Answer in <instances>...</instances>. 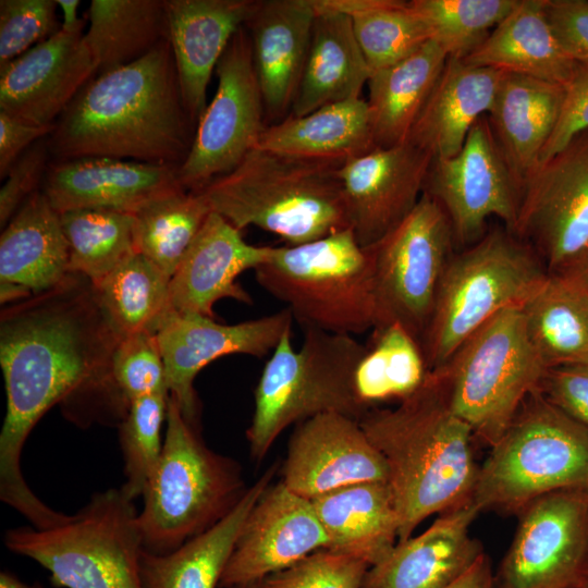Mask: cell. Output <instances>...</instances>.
Here are the masks:
<instances>
[{
  "mask_svg": "<svg viewBox=\"0 0 588 588\" xmlns=\"http://www.w3.org/2000/svg\"><path fill=\"white\" fill-rule=\"evenodd\" d=\"M493 588H577L588 552V491L564 489L529 502Z\"/></svg>",
  "mask_w": 588,
  "mask_h": 588,
  "instance_id": "cell-14",
  "label": "cell"
},
{
  "mask_svg": "<svg viewBox=\"0 0 588 588\" xmlns=\"http://www.w3.org/2000/svg\"><path fill=\"white\" fill-rule=\"evenodd\" d=\"M241 232L210 211L171 278L172 309L215 318L212 308L221 298L253 304L236 279L245 270L266 264L273 247L248 244Z\"/></svg>",
  "mask_w": 588,
  "mask_h": 588,
  "instance_id": "cell-23",
  "label": "cell"
},
{
  "mask_svg": "<svg viewBox=\"0 0 588 588\" xmlns=\"http://www.w3.org/2000/svg\"><path fill=\"white\" fill-rule=\"evenodd\" d=\"M32 295V292L17 284L0 281V299L1 304L16 303Z\"/></svg>",
  "mask_w": 588,
  "mask_h": 588,
  "instance_id": "cell-55",
  "label": "cell"
},
{
  "mask_svg": "<svg viewBox=\"0 0 588 588\" xmlns=\"http://www.w3.org/2000/svg\"><path fill=\"white\" fill-rule=\"evenodd\" d=\"M56 0L0 1V66L61 29Z\"/></svg>",
  "mask_w": 588,
  "mask_h": 588,
  "instance_id": "cell-46",
  "label": "cell"
},
{
  "mask_svg": "<svg viewBox=\"0 0 588 588\" xmlns=\"http://www.w3.org/2000/svg\"><path fill=\"white\" fill-rule=\"evenodd\" d=\"M85 21L0 66V111L37 126H52L97 74Z\"/></svg>",
  "mask_w": 588,
  "mask_h": 588,
  "instance_id": "cell-21",
  "label": "cell"
},
{
  "mask_svg": "<svg viewBox=\"0 0 588 588\" xmlns=\"http://www.w3.org/2000/svg\"><path fill=\"white\" fill-rule=\"evenodd\" d=\"M577 588H588V552Z\"/></svg>",
  "mask_w": 588,
  "mask_h": 588,
  "instance_id": "cell-58",
  "label": "cell"
},
{
  "mask_svg": "<svg viewBox=\"0 0 588 588\" xmlns=\"http://www.w3.org/2000/svg\"><path fill=\"white\" fill-rule=\"evenodd\" d=\"M159 463L137 515L143 550L169 553L223 519L247 489L241 465L209 449L169 394Z\"/></svg>",
  "mask_w": 588,
  "mask_h": 588,
  "instance_id": "cell-5",
  "label": "cell"
},
{
  "mask_svg": "<svg viewBox=\"0 0 588 588\" xmlns=\"http://www.w3.org/2000/svg\"><path fill=\"white\" fill-rule=\"evenodd\" d=\"M177 169L105 157L51 160L41 191L59 213L87 208L134 213L148 201L183 188Z\"/></svg>",
  "mask_w": 588,
  "mask_h": 588,
  "instance_id": "cell-22",
  "label": "cell"
},
{
  "mask_svg": "<svg viewBox=\"0 0 588 588\" xmlns=\"http://www.w3.org/2000/svg\"><path fill=\"white\" fill-rule=\"evenodd\" d=\"M359 425L388 467L399 516L397 542L412 537L432 514L473 502L479 471L475 437L452 411L432 371L395 408H372Z\"/></svg>",
  "mask_w": 588,
  "mask_h": 588,
  "instance_id": "cell-3",
  "label": "cell"
},
{
  "mask_svg": "<svg viewBox=\"0 0 588 588\" xmlns=\"http://www.w3.org/2000/svg\"><path fill=\"white\" fill-rule=\"evenodd\" d=\"M110 369L118 392L128 405L143 396L168 392L164 365L154 332L121 335Z\"/></svg>",
  "mask_w": 588,
  "mask_h": 588,
  "instance_id": "cell-45",
  "label": "cell"
},
{
  "mask_svg": "<svg viewBox=\"0 0 588 588\" xmlns=\"http://www.w3.org/2000/svg\"><path fill=\"white\" fill-rule=\"evenodd\" d=\"M302 346L289 329L264 366L254 391V414L246 430L250 457L260 463L291 425L338 413L356 420L367 413L354 383L365 344L353 335L303 328Z\"/></svg>",
  "mask_w": 588,
  "mask_h": 588,
  "instance_id": "cell-6",
  "label": "cell"
},
{
  "mask_svg": "<svg viewBox=\"0 0 588 588\" xmlns=\"http://www.w3.org/2000/svg\"><path fill=\"white\" fill-rule=\"evenodd\" d=\"M120 334L95 285L70 273L52 289L10 304L0 316V366L7 408L0 432V499L29 522L48 505L26 483L21 457L39 419L56 404L79 427L119 426L130 405L111 377Z\"/></svg>",
  "mask_w": 588,
  "mask_h": 588,
  "instance_id": "cell-1",
  "label": "cell"
},
{
  "mask_svg": "<svg viewBox=\"0 0 588 588\" xmlns=\"http://www.w3.org/2000/svg\"><path fill=\"white\" fill-rule=\"evenodd\" d=\"M445 588H493L490 560L483 553L461 577Z\"/></svg>",
  "mask_w": 588,
  "mask_h": 588,
  "instance_id": "cell-53",
  "label": "cell"
},
{
  "mask_svg": "<svg viewBox=\"0 0 588 588\" xmlns=\"http://www.w3.org/2000/svg\"><path fill=\"white\" fill-rule=\"evenodd\" d=\"M564 87L561 113L540 155L539 164L562 149L576 134L588 130V64L577 63Z\"/></svg>",
  "mask_w": 588,
  "mask_h": 588,
  "instance_id": "cell-50",
  "label": "cell"
},
{
  "mask_svg": "<svg viewBox=\"0 0 588 588\" xmlns=\"http://www.w3.org/2000/svg\"><path fill=\"white\" fill-rule=\"evenodd\" d=\"M446 60L443 49L430 39L404 60L371 72L366 101L376 147L408 140Z\"/></svg>",
  "mask_w": 588,
  "mask_h": 588,
  "instance_id": "cell-35",
  "label": "cell"
},
{
  "mask_svg": "<svg viewBox=\"0 0 588 588\" xmlns=\"http://www.w3.org/2000/svg\"><path fill=\"white\" fill-rule=\"evenodd\" d=\"M479 513L471 502L439 514L426 530L396 542L370 566L360 588L448 587L485 553L469 531Z\"/></svg>",
  "mask_w": 588,
  "mask_h": 588,
  "instance_id": "cell-25",
  "label": "cell"
},
{
  "mask_svg": "<svg viewBox=\"0 0 588 588\" xmlns=\"http://www.w3.org/2000/svg\"><path fill=\"white\" fill-rule=\"evenodd\" d=\"M463 61L563 86L577 64L551 28L546 0H518L513 11Z\"/></svg>",
  "mask_w": 588,
  "mask_h": 588,
  "instance_id": "cell-32",
  "label": "cell"
},
{
  "mask_svg": "<svg viewBox=\"0 0 588 588\" xmlns=\"http://www.w3.org/2000/svg\"><path fill=\"white\" fill-rule=\"evenodd\" d=\"M229 588H264V587H262V579H261V580H256V581L246 583L242 585H236Z\"/></svg>",
  "mask_w": 588,
  "mask_h": 588,
  "instance_id": "cell-59",
  "label": "cell"
},
{
  "mask_svg": "<svg viewBox=\"0 0 588 588\" xmlns=\"http://www.w3.org/2000/svg\"><path fill=\"white\" fill-rule=\"evenodd\" d=\"M327 547L310 500L280 480L262 492L245 518L219 588L261 580Z\"/></svg>",
  "mask_w": 588,
  "mask_h": 588,
  "instance_id": "cell-19",
  "label": "cell"
},
{
  "mask_svg": "<svg viewBox=\"0 0 588 588\" xmlns=\"http://www.w3.org/2000/svg\"><path fill=\"white\" fill-rule=\"evenodd\" d=\"M69 244L60 213L40 189L20 207L0 236V281L36 294L69 272Z\"/></svg>",
  "mask_w": 588,
  "mask_h": 588,
  "instance_id": "cell-31",
  "label": "cell"
},
{
  "mask_svg": "<svg viewBox=\"0 0 588 588\" xmlns=\"http://www.w3.org/2000/svg\"><path fill=\"white\" fill-rule=\"evenodd\" d=\"M310 502L328 537V550L372 566L397 542L399 516L388 482L346 486Z\"/></svg>",
  "mask_w": 588,
  "mask_h": 588,
  "instance_id": "cell-30",
  "label": "cell"
},
{
  "mask_svg": "<svg viewBox=\"0 0 588 588\" xmlns=\"http://www.w3.org/2000/svg\"><path fill=\"white\" fill-rule=\"evenodd\" d=\"M218 86L201 114L180 184L198 192L235 169L266 128L265 106L245 26L233 36L216 68Z\"/></svg>",
  "mask_w": 588,
  "mask_h": 588,
  "instance_id": "cell-13",
  "label": "cell"
},
{
  "mask_svg": "<svg viewBox=\"0 0 588 588\" xmlns=\"http://www.w3.org/2000/svg\"><path fill=\"white\" fill-rule=\"evenodd\" d=\"M255 0H166L169 41L185 107L197 124L213 71Z\"/></svg>",
  "mask_w": 588,
  "mask_h": 588,
  "instance_id": "cell-26",
  "label": "cell"
},
{
  "mask_svg": "<svg viewBox=\"0 0 588 588\" xmlns=\"http://www.w3.org/2000/svg\"><path fill=\"white\" fill-rule=\"evenodd\" d=\"M168 397V392H161L133 401L118 426L125 476L120 488L132 501L143 497L161 457Z\"/></svg>",
  "mask_w": 588,
  "mask_h": 588,
  "instance_id": "cell-44",
  "label": "cell"
},
{
  "mask_svg": "<svg viewBox=\"0 0 588 588\" xmlns=\"http://www.w3.org/2000/svg\"><path fill=\"white\" fill-rule=\"evenodd\" d=\"M587 491H588V488H587Z\"/></svg>",
  "mask_w": 588,
  "mask_h": 588,
  "instance_id": "cell-60",
  "label": "cell"
},
{
  "mask_svg": "<svg viewBox=\"0 0 588 588\" xmlns=\"http://www.w3.org/2000/svg\"><path fill=\"white\" fill-rule=\"evenodd\" d=\"M371 330L354 375L357 399L367 412L407 397L429 372L420 344L401 326Z\"/></svg>",
  "mask_w": 588,
  "mask_h": 588,
  "instance_id": "cell-38",
  "label": "cell"
},
{
  "mask_svg": "<svg viewBox=\"0 0 588 588\" xmlns=\"http://www.w3.org/2000/svg\"><path fill=\"white\" fill-rule=\"evenodd\" d=\"M479 466L473 503L517 515L532 500L588 488V431L536 389Z\"/></svg>",
  "mask_w": 588,
  "mask_h": 588,
  "instance_id": "cell-9",
  "label": "cell"
},
{
  "mask_svg": "<svg viewBox=\"0 0 588 588\" xmlns=\"http://www.w3.org/2000/svg\"><path fill=\"white\" fill-rule=\"evenodd\" d=\"M258 284L303 328L359 334L376 323L373 257L351 229L301 245L273 247Z\"/></svg>",
  "mask_w": 588,
  "mask_h": 588,
  "instance_id": "cell-8",
  "label": "cell"
},
{
  "mask_svg": "<svg viewBox=\"0 0 588 588\" xmlns=\"http://www.w3.org/2000/svg\"><path fill=\"white\" fill-rule=\"evenodd\" d=\"M281 473V481L308 500L351 485L388 482L385 461L359 421L338 413L295 425Z\"/></svg>",
  "mask_w": 588,
  "mask_h": 588,
  "instance_id": "cell-20",
  "label": "cell"
},
{
  "mask_svg": "<svg viewBox=\"0 0 588 588\" xmlns=\"http://www.w3.org/2000/svg\"><path fill=\"white\" fill-rule=\"evenodd\" d=\"M316 15L315 0H259L244 24L266 120L271 124L290 115Z\"/></svg>",
  "mask_w": 588,
  "mask_h": 588,
  "instance_id": "cell-24",
  "label": "cell"
},
{
  "mask_svg": "<svg viewBox=\"0 0 588 588\" xmlns=\"http://www.w3.org/2000/svg\"><path fill=\"white\" fill-rule=\"evenodd\" d=\"M565 87L504 73L487 114L497 143L522 188L538 167L558 123Z\"/></svg>",
  "mask_w": 588,
  "mask_h": 588,
  "instance_id": "cell-28",
  "label": "cell"
},
{
  "mask_svg": "<svg viewBox=\"0 0 588 588\" xmlns=\"http://www.w3.org/2000/svg\"><path fill=\"white\" fill-rule=\"evenodd\" d=\"M0 588H42L39 584H26L21 580L16 575L8 571L0 573Z\"/></svg>",
  "mask_w": 588,
  "mask_h": 588,
  "instance_id": "cell-57",
  "label": "cell"
},
{
  "mask_svg": "<svg viewBox=\"0 0 588 588\" xmlns=\"http://www.w3.org/2000/svg\"><path fill=\"white\" fill-rule=\"evenodd\" d=\"M503 75L499 70L448 58L408 142L433 159L456 155L474 124L490 111Z\"/></svg>",
  "mask_w": 588,
  "mask_h": 588,
  "instance_id": "cell-27",
  "label": "cell"
},
{
  "mask_svg": "<svg viewBox=\"0 0 588 588\" xmlns=\"http://www.w3.org/2000/svg\"><path fill=\"white\" fill-rule=\"evenodd\" d=\"M296 158L345 162L376 148L368 105L356 98L320 107L305 115H287L269 124L256 146Z\"/></svg>",
  "mask_w": 588,
  "mask_h": 588,
  "instance_id": "cell-34",
  "label": "cell"
},
{
  "mask_svg": "<svg viewBox=\"0 0 588 588\" xmlns=\"http://www.w3.org/2000/svg\"><path fill=\"white\" fill-rule=\"evenodd\" d=\"M326 1L351 17L356 40L371 72L404 60L431 39L427 23L408 1Z\"/></svg>",
  "mask_w": 588,
  "mask_h": 588,
  "instance_id": "cell-40",
  "label": "cell"
},
{
  "mask_svg": "<svg viewBox=\"0 0 588 588\" xmlns=\"http://www.w3.org/2000/svg\"><path fill=\"white\" fill-rule=\"evenodd\" d=\"M343 163L253 148L198 192L240 231L253 225L285 245H301L350 229L339 177Z\"/></svg>",
  "mask_w": 588,
  "mask_h": 588,
  "instance_id": "cell-4",
  "label": "cell"
},
{
  "mask_svg": "<svg viewBox=\"0 0 588 588\" xmlns=\"http://www.w3.org/2000/svg\"><path fill=\"white\" fill-rule=\"evenodd\" d=\"M424 193L443 209L458 245L478 238L487 219L493 216L514 233L522 186L497 143L487 115L474 124L456 155L432 160Z\"/></svg>",
  "mask_w": 588,
  "mask_h": 588,
  "instance_id": "cell-15",
  "label": "cell"
},
{
  "mask_svg": "<svg viewBox=\"0 0 588 588\" xmlns=\"http://www.w3.org/2000/svg\"><path fill=\"white\" fill-rule=\"evenodd\" d=\"M271 465L218 524L166 554L142 551V588H219L240 530L252 507L271 485Z\"/></svg>",
  "mask_w": 588,
  "mask_h": 588,
  "instance_id": "cell-33",
  "label": "cell"
},
{
  "mask_svg": "<svg viewBox=\"0 0 588 588\" xmlns=\"http://www.w3.org/2000/svg\"><path fill=\"white\" fill-rule=\"evenodd\" d=\"M47 138L36 142L9 170L0 189L1 230L26 199L41 189L50 163Z\"/></svg>",
  "mask_w": 588,
  "mask_h": 588,
  "instance_id": "cell-48",
  "label": "cell"
},
{
  "mask_svg": "<svg viewBox=\"0 0 588 588\" xmlns=\"http://www.w3.org/2000/svg\"><path fill=\"white\" fill-rule=\"evenodd\" d=\"M514 234L532 241L549 273L562 270L588 246V130L527 177Z\"/></svg>",
  "mask_w": 588,
  "mask_h": 588,
  "instance_id": "cell-16",
  "label": "cell"
},
{
  "mask_svg": "<svg viewBox=\"0 0 588 588\" xmlns=\"http://www.w3.org/2000/svg\"><path fill=\"white\" fill-rule=\"evenodd\" d=\"M196 127L167 39L137 61L96 74L59 117L47 143L53 161L105 157L179 168Z\"/></svg>",
  "mask_w": 588,
  "mask_h": 588,
  "instance_id": "cell-2",
  "label": "cell"
},
{
  "mask_svg": "<svg viewBox=\"0 0 588 588\" xmlns=\"http://www.w3.org/2000/svg\"><path fill=\"white\" fill-rule=\"evenodd\" d=\"M84 38L97 74L139 60L169 39L166 0H91Z\"/></svg>",
  "mask_w": 588,
  "mask_h": 588,
  "instance_id": "cell-37",
  "label": "cell"
},
{
  "mask_svg": "<svg viewBox=\"0 0 588 588\" xmlns=\"http://www.w3.org/2000/svg\"><path fill=\"white\" fill-rule=\"evenodd\" d=\"M546 14L567 56L588 64V0H546Z\"/></svg>",
  "mask_w": 588,
  "mask_h": 588,
  "instance_id": "cell-51",
  "label": "cell"
},
{
  "mask_svg": "<svg viewBox=\"0 0 588 588\" xmlns=\"http://www.w3.org/2000/svg\"><path fill=\"white\" fill-rule=\"evenodd\" d=\"M537 390L588 431V364L548 368Z\"/></svg>",
  "mask_w": 588,
  "mask_h": 588,
  "instance_id": "cell-49",
  "label": "cell"
},
{
  "mask_svg": "<svg viewBox=\"0 0 588 588\" xmlns=\"http://www.w3.org/2000/svg\"><path fill=\"white\" fill-rule=\"evenodd\" d=\"M523 311L528 338L547 369L588 364V293L574 280L548 273Z\"/></svg>",
  "mask_w": 588,
  "mask_h": 588,
  "instance_id": "cell-36",
  "label": "cell"
},
{
  "mask_svg": "<svg viewBox=\"0 0 588 588\" xmlns=\"http://www.w3.org/2000/svg\"><path fill=\"white\" fill-rule=\"evenodd\" d=\"M170 281L155 264L135 252L95 285L98 302L120 335L156 333L171 309Z\"/></svg>",
  "mask_w": 588,
  "mask_h": 588,
  "instance_id": "cell-39",
  "label": "cell"
},
{
  "mask_svg": "<svg viewBox=\"0 0 588 588\" xmlns=\"http://www.w3.org/2000/svg\"><path fill=\"white\" fill-rule=\"evenodd\" d=\"M546 370L528 338L523 306H513L481 326L445 365L430 371L475 439L492 446Z\"/></svg>",
  "mask_w": 588,
  "mask_h": 588,
  "instance_id": "cell-11",
  "label": "cell"
},
{
  "mask_svg": "<svg viewBox=\"0 0 588 588\" xmlns=\"http://www.w3.org/2000/svg\"><path fill=\"white\" fill-rule=\"evenodd\" d=\"M370 566L357 558L317 550L262 579L264 588H360Z\"/></svg>",
  "mask_w": 588,
  "mask_h": 588,
  "instance_id": "cell-47",
  "label": "cell"
},
{
  "mask_svg": "<svg viewBox=\"0 0 588 588\" xmlns=\"http://www.w3.org/2000/svg\"><path fill=\"white\" fill-rule=\"evenodd\" d=\"M314 22L307 59L290 112L305 115L326 105L360 98L371 70L356 40L351 17L315 0Z\"/></svg>",
  "mask_w": 588,
  "mask_h": 588,
  "instance_id": "cell-29",
  "label": "cell"
},
{
  "mask_svg": "<svg viewBox=\"0 0 588 588\" xmlns=\"http://www.w3.org/2000/svg\"><path fill=\"white\" fill-rule=\"evenodd\" d=\"M518 0H412L427 23L431 39L448 58L471 54L516 7Z\"/></svg>",
  "mask_w": 588,
  "mask_h": 588,
  "instance_id": "cell-43",
  "label": "cell"
},
{
  "mask_svg": "<svg viewBox=\"0 0 588 588\" xmlns=\"http://www.w3.org/2000/svg\"><path fill=\"white\" fill-rule=\"evenodd\" d=\"M287 308L234 324L219 323L200 314L170 309L156 332L169 394L183 416L198 426L200 404L194 389L198 372L215 359L245 354L264 357L272 353L292 328Z\"/></svg>",
  "mask_w": 588,
  "mask_h": 588,
  "instance_id": "cell-17",
  "label": "cell"
},
{
  "mask_svg": "<svg viewBox=\"0 0 588 588\" xmlns=\"http://www.w3.org/2000/svg\"><path fill=\"white\" fill-rule=\"evenodd\" d=\"M57 3L63 13L62 28L75 27L84 21L77 16L79 0H57Z\"/></svg>",
  "mask_w": 588,
  "mask_h": 588,
  "instance_id": "cell-56",
  "label": "cell"
},
{
  "mask_svg": "<svg viewBox=\"0 0 588 588\" xmlns=\"http://www.w3.org/2000/svg\"><path fill=\"white\" fill-rule=\"evenodd\" d=\"M454 243L445 212L424 193L406 218L369 246L375 272L373 328L396 323L421 343Z\"/></svg>",
  "mask_w": 588,
  "mask_h": 588,
  "instance_id": "cell-12",
  "label": "cell"
},
{
  "mask_svg": "<svg viewBox=\"0 0 588 588\" xmlns=\"http://www.w3.org/2000/svg\"><path fill=\"white\" fill-rule=\"evenodd\" d=\"M574 280L588 293V246L559 272Z\"/></svg>",
  "mask_w": 588,
  "mask_h": 588,
  "instance_id": "cell-54",
  "label": "cell"
},
{
  "mask_svg": "<svg viewBox=\"0 0 588 588\" xmlns=\"http://www.w3.org/2000/svg\"><path fill=\"white\" fill-rule=\"evenodd\" d=\"M134 501L121 488L94 493L62 524L8 529L11 552L47 569L61 588H142V538Z\"/></svg>",
  "mask_w": 588,
  "mask_h": 588,
  "instance_id": "cell-10",
  "label": "cell"
},
{
  "mask_svg": "<svg viewBox=\"0 0 588 588\" xmlns=\"http://www.w3.org/2000/svg\"><path fill=\"white\" fill-rule=\"evenodd\" d=\"M69 244V272L94 285L135 253L134 216L112 209H74L60 213Z\"/></svg>",
  "mask_w": 588,
  "mask_h": 588,
  "instance_id": "cell-42",
  "label": "cell"
},
{
  "mask_svg": "<svg viewBox=\"0 0 588 588\" xmlns=\"http://www.w3.org/2000/svg\"><path fill=\"white\" fill-rule=\"evenodd\" d=\"M530 245L505 228H495L445 267L432 315L421 340L430 370L502 310L524 306L548 277Z\"/></svg>",
  "mask_w": 588,
  "mask_h": 588,
  "instance_id": "cell-7",
  "label": "cell"
},
{
  "mask_svg": "<svg viewBox=\"0 0 588 588\" xmlns=\"http://www.w3.org/2000/svg\"><path fill=\"white\" fill-rule=\"evenodd\" d=\"M210 211L200 192L184 188L148 201L133 213L135 250L171 279Z\"/></svg>",
  "mask_w": 588,
  "mask_h": 588,
  "instance_id": "cell-41",
  "label": "cell"
},
{
  "mask_svg": "<svg viewBox=\"0 0 588 588\" xmlns=\"http://www.w3.org/2000/svg\"><path fill=\"white\" fill-rule=\"evenodd\" d=\"M52 126H37L0 111V177L3 180L16 160L36 142L48 137Z\"/></svg>",
  "mask_w": 588,
  "mask_h": 588,
  "instance_id": "cell-52",
  "label": "cell"
},
{
  "mask_svg": "<svg viewBox=\"0 0 588 588\" xmlns=\"http://www.w3.org/2000/svg\"><path fill=\"white\" fill-rule=\"evenodd\" d=\"M432 160L407 140L376 147L340 167L350 229L363 247L376 244L415 208Z\"/></svg>",
  "mask_w": 588,
  "mask_h": 588,
  "instance_id": "cell-18",
  "label": "cell"
}]
</instances>
